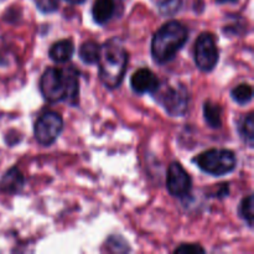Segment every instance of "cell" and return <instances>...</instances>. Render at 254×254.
Wrapping results in <instances>:
<instances>
[{
    "instance_id": "1",
    "label": "cell",
    "mask_w": 254,
    "mask_h": 254,
    "mask_svg": "<svg viewBox=\"0 0 254 254\" xmlns=\"http://www.w3.org/2000/svg\"><path fill=\"white\" fill-rule=\"evenodd\" d=\"M40 91L46 101L67 102L71 106L78 104V72L77 69L50 67L40 79Z\"/></svg>"
},
{
    "instance_id": "2",
    "label": "cell",
    "mask_w": 254,
    "mask_h": 254,
    "mask_svg": "<svg viewBox=\"0 0 254 254\" xmlns=\"http://www.w3.org/2000/svg\"><path fill=\"white\" fill-rule=\"evenodd\" d=\"M188 39V27L180 21L171 20L164 24L154 34L151 41V55L154 61L160 64L173 61L178 52L185 46Z\"/></svg>"
},
{
    "instance_id": "3",
    "label": "cell",
    "mask_w": 254,
    "mask_h": 254,
    "mask_svg": "<svg viewBox=\"0 0 254 254\" xmlns=\"http://www.w3.org/2000/svg\"><path fill=\"white\" fill-rule=\"evenodd\" d=\"M99 78L108 88H118L127 72L128 54L119 40L112 39L101 46L98 60Z\"/></svg>"
},
{
    "instance_id": "4",
    "label": "cell",
    "mask_w": 254,
    "mask_h": 254,
    "mask_svg": "<svg viewBox=\"0 0 254 254\" xmlns=\"http://www.w3.org/2000/svg\"><path fill=\"white\" fill-rule=\"evenodd\" d=\"M193 161L201 170L213 176L232 173L237 164L236 154L228 149H210L201 153Z\"/></svg>"
},
{
    "instance_id": "5",
    "label": "cell",
    "mask_w": 254,
    "mask_h": 254,
    "mask_svg": "<svg viewBox=\"0 0 254 254\" xmlns=\"http://www.w3.org/2000/svg\"><path fill=\"white\" fill-rule=\"evenodd\" d=\"M155 93H158V102L170 116L181 117L188 112L189 94L184 86L159 87Z\"/></svg>"
},
{
    "instance_id": "6",
    "label": "cell",
    "mask_w": 254,
    "mask_h": 254,
    "mask_svg": "<svg viewBox=\"0 0 254 254\" xmlns=\"http://www.w3.org/2000/svg\"><path fill=\"white\" fill-rule=\"evenodd\" d=\"M64 129V119L56 112H46L37 118L34 126L35 139L41 145L49 146L56 141Z\"/></svg>"
},
{
    "instance_id": "7",
    "label": "cell",
    "mask_w": 254,
    "mask_h": 254,
    "mask_svg": "<svg viewBox=\"0 0 254 254\" xmlns=\"http://www.w3.org/2000/svg\"><path fill=\"white\" fill-rule=\"evenodd\" d=\"M217 45L212 34L202 32L195 42V62L203 72L212 71L218 62Z\"/></svg>"
},
{
    "instance_id": "8",
    "label": "cell",
    "mask_w": 254,
    "mask_h": 254,
    "mask_svg": "<svg viewBox=\"0 0 254 254\" xmlns=\"http://www.w3.org/2000/svg\"><path fill=\"white\" fill-rule=\"evenodd\" d=\"M166 188L175 197H185L192 188V180L180 163H171L166 175Z\"/></svg>"
},
{
    "instance_id": "9",
    "label": "cell",
    "mask_w": 254,
    "mask_h": 254,
    "mask_svg": "<svg viewBox=\"0 0 254 254\" xmlns=\"http://www.w3.org/2000/svg\"><path fill=\"white\" fill-rule=\"evenodd\" d=\"M130 86L138 94H154L160 87V81L155 73L148 68H139L130 78Z\"/></svg>"
},
{
    "instance_id": "10",
    "label": "cell",
    "mask_w": 254,
    "mask_h": 254,
    "mask_svg": "<svg viewBox=\"0 0 254 254\" xmlns=\"http://www.w3.org/2000/svg\"><path fill=\"white\" fill-rule=\"evenodd\" d=\"M118 0H96L92 7V15L98 25H106L118 14Z\"/></svg>"
},
{
    "instance_id": "11",
    "label": "cell",
    "mask_w": 254,
    "mask_h": 254,
    "mask_svg": "<svg viewBox=\"0 0 254 254\" xmlns=\"http://www.w3.org/2000/svg\"><path fill=\"white\" fill-rule=\"evenodd\" d=\"M24 175L21 171L17 168H11L4 174L0 183V189L4 192L10 193V195H15L19 193L24 188Z\"/></svg>"
},
{
    "instance_id": "12",
    "label": "cell",
    "mask_w": 254,
    "mask_h": 254,
    "mask_svg": "<svg viewBox=\"0 0 254 254\" xmlns=\"http://www.w3.org/2000/svg\"><path fill=\"white\" fill-rule=\"evenodd\" d=\"M74 47L73 42L71 40H60V41L55 42L50 49L49 55L50 59L56 64H64V62L69 61L73 56Z\"/></svg>"
},
{
    "instance_id": "13",
    "label": "cell",
    "mask_w": 254,
    "mask_h": 254,
    "mask_svg": "<svg viewBox=\"0 0 254 254\" xmlns=\"http://www.w3.org/2000/svg\"><path fill=\"white\" fill-rule=\"evenodd\" d=\"M222 108L213 102L207 101L203 104V118L211 128H220L222 126Z\"/></svg>"
},
{
    "instance_id": "14",
    "label": "cell",
    "mask_w": 254,
    "mask_h": 254,
    "mask_svg": "<svg viewBox=\"0 0 254 254\" xmlns=\"http://www.w3.org/2000/svg\"><path fill=\"white\" fill-rule=\"evenodd\" d=\"M99 55H101V46L96 41H87L79 47V57L87 64H97Z\"/></svg>"
},
{
    "instance_id": "15",
    "label": "cell",
    "mask_w": 254,
    "mask_h": 254,
    "mask_svg": "<svg viewBox=\"0 0 254 254\" xmlns=\"http://www.w3.org/2000/svg\"><path fill=\"white\" fill-rule=\"evenodd\" d=\"M238 133H240L242 140L252 148L254 144V116L250 113L246 116L238 124Z\"/></svg>"
},
{
    "instance_id": "16",
    "label": "cell",
    "mask_w": 254,
    "mask_h": 254,
    "mask_svg": "<svg viewBox=\"0 0 254 254\" xmlns=\"http://www.w3.org/2000/svg\"><path fill=\"white\" fill-rule=\"evenodd\" d=\"M232 94V99L235 102H237L238 104H245L250 103L253 98V89L250 84L247 83H242V84H238L236 88L232 89L231 92Z\"/></svg>"
},
{
    "instance_id": "17",
    "label": "cell",
    "mask_w": 254,
    "mask_h": 254,
    "mask_svg": "<svg viewBox=\"0 0 254 254\" xmlns=\"http://www.w3.org/2000/svg\"><path fill=\"white\" fill-rule=\"evenodd\" d=\"M253 195H248L247 197L241 201L240 207H238V213H240L241 218L247 222L250 227L253 226Z\"/></svg>"
},
{
    "instance_id": "18",
    "label": "cell",
    "mask_w": 254,
    "mask_h": 254,
    "mask_svg": "<svg viewBox=\"0 0 254 254\" xmlns=\"http://www.w3.org/2000/svg\"><path fill=\"white\" fill-rule=\"evenodd\" d=\"M181 6V0H160L159 10L163 15H173L179 11Z\"/></svg>"
},
{
    "instance_id": "19",
    "label": "cell",
    "mask_w": 254,
    "mask_h": 254,
    "mask_svg": "<svg viewBox=\"0 0 254 254\" xmlns=\"http://www.w3.org/2000/svg\"><path fill=\"white\" fill-rule=\"evenodd\" d=\"M36 5L40 11L46 12V14L54 12L59 9V1L57 0H36Z\"/></svg>"
},
{
    "instance_id": "20",
    "label": "cell",
    "mask_w": 254,
    "mask_h": 254,
    "mask_svg": "<svg viewBox=\"0 0 254 254\" xmlns=\"http://www.w3.org/2000/svg\"><path fill=\"white\" fill-rule=\"evenodd\" d=\"M175 253L184 254H196V253H205V248L201 247L200 245H181L175 250Z\"/></svg>"
},
{
    "instance_id": "21",
    "label": "cell",
    "mask_w": 254,
    "mask_h": 254,
    "mask_svg": "<svg viewBox=\"0 0 254 254\" xmlns=\"http://www.w3.org/2000/svg\"><path fill=\"white\" fill-rule=\"evenodd\" d=\"M218 4H236L238 0H216Z\"/></svg>"
},
{
    "instance_id": "22",
    "label": "cell",
    "mask_w": 254,
    "mask_h": 254,
    "mask_svg": "<svg viewBox=\"0 0 254 254\" xmlns=\"http://www.w3.org/2000/svg\"><path fill=\"white\" fill-rule=\"evenodd\" d=\"M66 1L71 2V4H83L86 0H66Z\"/></svg>"
}]
</instances>
